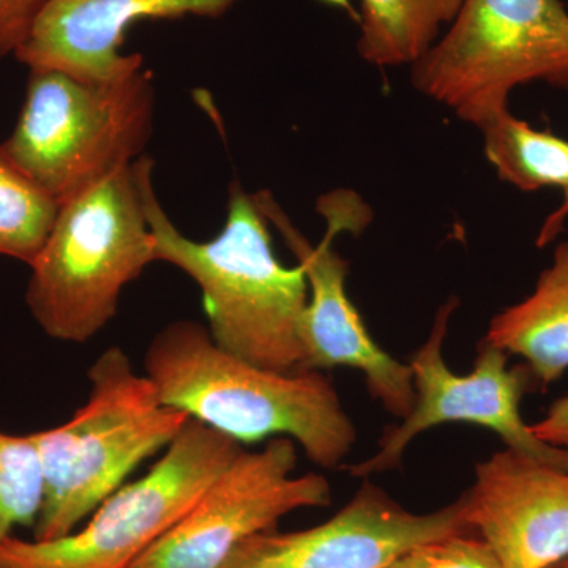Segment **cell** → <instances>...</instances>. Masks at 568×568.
<instances>
[{
    "mask_svg": "<svg viewBox=\"0 0 568 568\" xmlns=\"http://www.w3.org/2000/svg\"><path fill=\"white\" fill-rule=\"evenodd\" d=\"M43 503L39 452L31 435L0 432V544L36 525Z\"/></svg>",
    "mask_w": 568,
    "mask_h": 568,
    "instance_id": "cell-18",
    "label": "cell"
},
{
    "mask_svg": "<svg viewBox=\"0 0 568 568\" xmlns=\"http://www.w3.org/2000/svg\"><path fill=\"white\" fill-rule=\"evenodd\" d=\"M144 375L164 405L244 444L287 437L315 465H342L357 440L332 381L278 372L222 349L204 325L168 324L149 343Z\"/></svg>",
    "mask_w": 568,
    "mask_h": 568,
    "instance_id": "cell-1",
    "label": "cell"
},
{
    "mask_svg": "<svg viewBox=\"0 0 568 568\" xmlns=\"http://www.w3.org/2000/svg\"><path fill=\"white\" fill-rule=\"evenodd\" d=\"M500 181L519 192L568 189V140L517 118L510 108L477 126Z\"/></svg>",
    "mask_w": 568,
    "mask_h": 568,
    "instance_id": "cell-16",
    "label": "cell"
},
{
    "mask_svg": "<svg viewBox=\"0 0 568 568\" xmlns=\"http://www.w3.org/2000/svg\"><path fill=\"white\" fill-rule=\"evenodd\" d=\"M58 211V201L14 166L0 148V256L31 265Z\"/></svg>",
    "mask_w": 568,
    "mask_h": 568,
    "instance_id": "cell-17",
    "label": "cell"
},
{
    "mask_svg": "<svg viewBox=\"0 0 568 568\" xmlns=\"http://www.w3.org/2000/svg\"><path fill=\"white\" fill-rule=\"evenodd\" d=\"M458 305V297H450L439 306L428 338L410 357L416 402L409 416L384 432L372 457L346 467L351 476L368 478L398 469L414 437L452 422L484 426L510 450L568 469V450L538 439L523 418V395L532 379L528 368H508V354L485 338L469 375L448 368L444 343Z\"/></svg>",
    "mask_w": 568,
    "mask_h": 568,
    "instance_id": "cell-8",
    "label": "cell"
},
{
    "mask_svg": "<svg viewBox=\"0 0 568 568\" xmlns=\"http://www.w3.org/2000/svg\"><path fill=\"white\" fill-rule=\"evenodd\" d=\"M88 402L65 424L32 433L43 477L33 540H54L125 484L141 463L166 450L190 417L164 405L152 381L112 346L88 373Z\"/></svg>",
    "mask_w": 568,
    "mask_h": 568,
    "instance_id": "cell-4",
    "label": "cell"
},
{
    "mask_svg": "<svg viewBox=\"0 0 568 568\" xmlns=\"http://www.w3.org/2000/svg\"><path fill=\"white\" fill-rule=\"evenodd\" d=\"M549 568H568V558L560 560V562Z\"/></svg>",
    "mask_w": 568,
    "mask_h": 568,
    "instance_id": "cell-23",
    "label": "cell"
},
{
    "mask_svg": "<svg viewBox=\"0 0 568 568\" xmlns=\"http://www.w3.org/2000/svg\"><path fill=\"white\" fill-rule=\"evenodd\" d=\"M297 446L287 437L241 452L192 510L132 568H220L244 541L275 529L302 508L331 506L323 474L294 476Z\"/></svg>",
    "mask_w": 568,
    "mask_h": 568,
    "instance_id": "cell-9",
    "label": "cell"
},
{
    "mask_svg": "<svg viewBox=\"0 0 568 568\" xmlns=\"http://www.w3.org/2000/svg\"><path fill=\"white\" fill-rule=\"evenodd\" d=\"M463 0H361L357 51L366 63L414 65L457 17Z\"/></svg>",
    "mask_w": 568,
    "mask_h": 568,
    "instance_id": "cell-15",
    "label": "cell"
},
{
    "mask_svg": "<svg viewBox=\"0 0 568 568\" xmlns=\"http://www.w3.org/2000/svg\"><path fill=\"white\" fill-rule=\"evenodd\" d=\"M467 523L506 568H549L568 558V469L506 448L476 466Z\"/></svg>",
    "mask_w": 568,
    "mask_h": 568,
    "instance_id": "cell-12",
    "label": "cell"
},
{
    "mask_svg": "<svg viewBox=\"0 0 568 568\" xmlns=\"http://www.w3.org/2000/svg\"><path fill=\"white\" fill-rule=\"evenodd\" d=\"M485 339L508 355L525 358L530 377L541 387L568 369V234L552 253L536 287L489 323Z\"/></svg>",
    "mask_w": 568,
    "mask_h": 568,
    "instance_id": "cell-14",
    "label": "cell"
},
{
    "mask_svg": "<svg viewBox=\"0 0 568 568\" xmlns=\"http://www.w3.org/2000/svg\"><path fill=\"white\" fill-rule=\"evenodd\" d=\"M568 222V189L562 192V201L558 207L555 209L547 219L541 223L540 231H538L536 244L538 248L548 246L559 237L566 230Z\"/></svg>",
    "mask_w": 568,
    "mask_h": 568,
    "instance_id": "cell-22",
    "label": "cell"
},
{
    "mask_svg": "<svg viewBox=\"0 0 568 568\" xmlns=\"http://www.w3.org/2000/svg\"><path fill=\"white\" fill-rule=\"evenodd\" d=\"M530 428L544 443L568 450V395L552 403L545 417Z\"/></svg>",
    "mask_w": 568,
    "mask_h": 568,
    "instance_id": "cell-21",
    "label": "cell"
},
{
    "mask_svg": "<svg viewBox=\"0 0 568 568\" xmlns=\"http://www.w3.org/2000/svg\"><path fill=\"white\" fill-rule=\"evenodd\" d=\"M242 450L190 418L152 469L106 497L82 528L54 540L11 536L0 544V568H132Z\"/></svg>",
    "mask_w": 568,
    "mask_h": 568,
    "instance_id": "cell-7",
    "label": "cell"
},
{
    "mask_svg": "<svg viewBox=\"0 0 568 568\" xmlns=\"http://www.w3.org/2000/svg\"><path fill=\"white\" fill-rule=\"evenodd\" d=\"M465 532H473L465 496L432 514H414L365 480L328 521L257 534L220 568H388L410 549Z\"/></svg>",
    "mask_w": 568,
    "mask_h": 568,
    "instance_id": "cell-10",
    "label": "cell"
},
{
    "mask_svg": "<svg viewBox=\"0 0 568 568\" xmlns=\"http://www.w3.org/2000/svg\"><path fill=\"white\" fill-rule=\"evenodd\" d=\"M264 219L282 235L284 245L304 268L308 282V304L301 325L304 368H353L365 377L373 398L392 416H409L416 402L413 372L386 353L373 336L347 295L349 263L334 248L335 233L327 230L323 241L313 245L298 231L286 211L268 190L253 193Z\"/></svg>",
    "mask_w": 568,
    "mask_h": 568,
    "instance_id": "cell-11",
    "label": "cell"
},
{
    "mask_svg": "<svg viewBox=\"0 0 568 568\" xmlns=\"http://www.w3.org/2000/svg\"><path fill=\"white\" fill-rule=\"evenodd\" d=\"M153 170L151 159L142 190L156 261L174 265L197 284L213 342L254 365L284 373L305 369L301 325L308 282L301 265L287 267L275 256L271 224L252 194L233 182L222 231L211 241H194L164 211Z\"/></svg>",
    "mask_w": 568,
    "mask_h": 568,
    "instance_id": "cell-2",
    "label": "cell"
},
{
    "mask_svg": "<svg viewBox=\"0 0 568 568\" xmlns=\"http://www.w3.org/2000/svg\"><path fill=\"white\" fill-rule=\"evenodd\" d=\"M50 0H0V61L17 55Z\"/></svg>",
    "mask_w": 568,
    "mask_h": 568,
    "instance_id": "cell-20",
    "label": "cell"
},
{
    "mask_svg": "<svg viewBox=\"0 0 568 568\" xmlns=\"http://www.w3.org/2000/svg\"><path fill=\"white\" fill-rule=\"evenodd\" d=\"M151 156L59 204L26 305L41 331L82 345L118 315L122 291L156 261L142 179Z\"/></svg>",
    "mask_w": 568,
    "mask_h": 568,
    "instance_id": "cell-3",
    "label": "cell"
},
{
    "mask_svg": "<svg viewBox=\"0 0 568 568\" xmlns=\"http://www.w3.org/2000/svg\"><path fill=\"white\" fill-rule=\"evenodd\" d=\"M416 91L477 126L530 82L568 91L562 0H463L457 17L410 65Z\"/></svg>",
    "mask_w": 568,
    "mask_h": 568,
    "instance_id": "cell-6",
    "label": "cell"
},
{
    "mask_svg": "<svg viewBox=\"0 0 568 568\" xmlns=\"http://www.w3.org/2000/svg\"><path fill=\"white\" fill-rule=\"evenodd\" d=\"M388 568H506L493 548L469 532L428 541L407 551Z\"/></svg>",
    "mask_w": 568,
    "mask_h": 568,
    "instance_id": "cell-19",
    "label": "cell"
},
{
    "mask_svg": "<svg viewBox=\"0 0 568 568\" xmlns=\"http://www.w3.org/2000/svg\"><path fill=\"white\" fill-rule=\"evenodd\" d=\"M241 0H50L14 58L29 70H58L82 80H114L144 67L122 51L140 21L220 18Z\"/></svg>",
    "mask_w": 568,
    "mask_h": 568,
    "instance_id": "cell-13",
    "label": "cell"
},
{
    "mask_svg": "<svg viewBox=\"0 0 568 568\" xmlns=\"http://www.w3.org/2000/svg\"><path fill=\"white\" fill-rule=\"evenodd\" d=\"M155 104L145 67L104 81L29 70L20 115L0 148L62 204L144 156Z\"/></svg>",
    "mask_w": 568,
    "mask_h": 568,
    "instance_id": "cell-5",
    "label": "cell"
}]
</instances>
